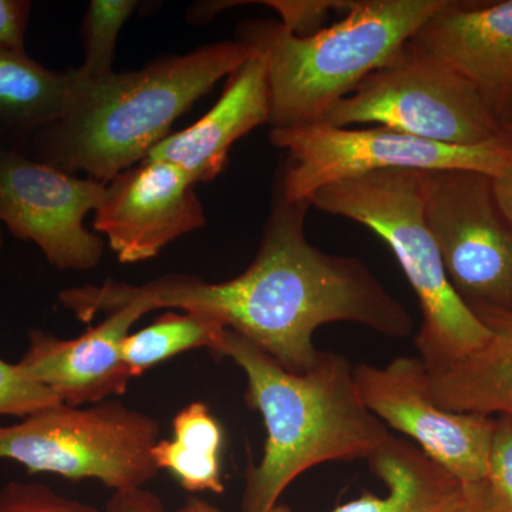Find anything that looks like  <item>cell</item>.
Returning <instances> with one entry per match:
<instances>
[{"mask_svg": "<svg viewBox=\"0 0 512 512\" xmlns=\"http://www.w3.org/2000/svg\"><path fill=\"white\" fill-rule=\"evenodd\" d=\"M106 512H168L158 495L144 487L114 491Z\"/></svg>", "mask_w": 512, "mask_h": 512, "instance_id": "4316f807", "label": "cell"}, {"mask_svg": "<svg viewBox=\"0 0 512 512\" xmlns=\"http://www.w3.org/2000/svg\"><path fill=\"white\" fill-rule=\"evenodd\" d=\"M3 245H5V239H3L2 224H0V252H2Z\"/></svg>", "mask_w": 512, "mask_h": 512, "instance_id": "4dcf8cb0", "label": "cell"}, {"mask_svg": "<svg viewBox=\"0 0 512 512\" xmlns=\"http://www.w3.org/2000/svg\"><path fill=\"white\" fill-rule=\"evenodd\" d=\"M424 218L461 302L473 313H512V222L498 205L493 178L429 171Z\"/></svg>", "mask_w": 512, "mask_h": 512, "instance_id": "9c48e42d", "label": "cell"}, {"mask_svg": "<svg viewBox=\"0 0 512 512\" xmlns=\"http://www.w3.org/2000/svg\"><path fill=\"white\" fill-rule=\"evenodd\" d=\"M454 512H497L484 481L464 484V497Z\"/></svg>", "mask_w": 512, "mask_h": 512, "instance_id": "83f0119b", "label": "cell"}, {"mask_svg": "<svg viewBox=\"0 0 512 512\" xmlns=\"http://www.w3.org/2000/svg\"><path fill=\"white\" fill-rule=\"evenodd\" d=\"M367 461L387 493H365L332 512H454L463 501L464 484L412 441L392 436Z\"/></svg>", "mask_w": 512, "mask_h": 512, "instance_id": "e0dca14e", "label": "cell"}, {"mask_svg": "<svg viewBox=\"0 0 512 512\" xmlns=\"http://www.w3.org/2000/svg\"><path fill=\"white\" fill-rule=\"evenodd\" d=\"M484 483L497 512H512V417H495Z\"/></svg>", "mask_w": 512, "mask_h": 512, "instance_id": "603a6c76", "label": "cell"}, {"mask_svg": "<svg viewBox=\"0 0 512 512\" xmlns=\"http://www.w3.org/2000/svg\"><path fill=\"white\" fill-rule=\"evenodd\" d=\"M107 184L63 173L22 153L0 148V224L30 241L60 271H92L104 241L84 227Z\"/></svg>", "mask_w": 512, "mask_h": 512, "instance_id": "30bf717a", "label": "cell"}, {"mask_svg": "<svg viewBox=\"0 0 512 512\" xmlns=\"http://www.w3.org/2000/svg\"><path fill=\"white\" fill-rule=\"evenodd\" d=\"M367 409L463 484L484 481L495 417L457 413L431 399L420 357L400 356L387 366L355 367Z\"/></svg>", "mask_w": 512, "mask_h": 512, "instance_id": "8fae6325", "label": "cell"}, {"mask_svg": "<svg viewBox=\"0 0 512 512\" xmlns=\"http://www.w3.org/2000/svg\"><path fill=\"white\" fill-rule=\"evenodd\" d=\"M177 512H222L220 508L215 507L208 503V501L201 500V498L191 497L185 501L183 507ZM266 512H292L288 505L276 504L271 510Z\"/></svg>", "mask_w": 512, "mask_h": 512, "instance_id": "f546056e", "label": "cell"}, {"mask_svg": "<svg viewBox=\"0 0 512 512\" xmlns=\"http://www.w3.org/2000/svg\"><path fill=\"white\" fill-rule=\"evenodd\" d=\"M254 53L241 40H224L103 79L83 80L74 70L76 84L62 116L40 128L18 153L109 184L146 160L170 136L178 117Z\"/></svg>", "mask_w": 512, "mask_h": 512, "instance_id": "7a4b0ae2", "label": "cell"}, {"mask_svg": "<svg viewBox=\"0 0 512 512\" xmlns=\"http://www.w3.org/2000/svg\"><path fill=\"white\" fill-rule=\"evenodd\" d=\"M137 8L134 0H92L84 13L82 40L84 63L76 70L83 80L114 73L117 39Z\"/></svg>", "mask_w": 512, "mask_h": 512, "instance_id": "44dd1931", "label": "cell"}, {"mask_svg": "<svg viewBox=\"0 0 512 512\" xmlns=\"http://www.w3.org/2000/svg\"><path fill=\"white\" fill-rule=\"evenodd\" d=\"M269 140L288 153L276 187L295 202H311L323 187L383 170L471 171L495 178L512 157V133L477 146H448L382 126L318 123L272 128Z\"/></svg>", "mask_w": 512, "mask_h": 512, "instance_id": "ba28073f", "label": "cell"}, {"mask_svg": "<svg viewBox=\"0 0 512 512\" xmlns=\"http://www.w3.org/2000/svg\"><path fill=\"white\" fill-rule=\"evenodd\" d=\"M261 5L276 10L282 25L296 36H311L319 32L332 10L348 12L355 2L330 0H266Z\"/></svg>", "mask_w": 512, "mask_h": 512, "instance_id": "d4e9b609", "label": "cell"}, {"mask_svg": "<svg viewBox=\"0 0 512 512\" xmlns=\"http://www.w3.org/2000/svg\"><path fill=\"white\" fill-rule=\"evenodd\" d=\"M76 74L46 69L28 53L0 49V148L22 151L33 134L59 119Z\"/></svg>", "mask_w": 512, "mask_h": 512, "instance_id": "ac0fdd59", "label": "cell"}, {"mask_svg": "<svg viewBox=\"0 0 512 512\" xmlns=\"http://www.w3.org/2000/svg\"><path fill=\"white\" fill-rule=\"evenodd\" d=\"M60 402L56 394L23 375L18 363L0 359V417H25Z\"/></svg>", "mask_w": 512, "mask_h": 512, "instance_id": "7402d4cb", "label": "cell"}, {"mask_svg": "<svg viewBox=\"0 0 512 512\" xmlns=\"http://www.w3.org/2000/svg\"><path fill=\"white\" fill-rule=\"evenodd\" d=\"M412 40L463 76L512 131V0H447Z\"/></svg>", "mask_w": 512, "mask_h": 512, "instance_id": "4fadbf2b", "label": "cell"}, {"mask_svg": "<svg viewBox=\"0 0 512 512\" xmlns=\"http://www.w3.org/2000/svg\"><path fill=\"white\" fill-rule=\"evenodd\" d=\"M160 433L156 419L120 400L57 403L0 426V461H15L30 474L93 478L111 490H127L144 487L160 471L151 454Z\"/></svg>", "mask_w": 512, "mask_h": 512, "instance_id": "8992f818", "label": "cell"}, {"mask_svg": "<svg viewBox=\"0 0 512 512\" xmlns=\"http://www.w3.org/2000/svg\"><path fill=\"white\" fill-rule=\"evenodd\" d=\"M148 312L147 306L130 303L76 339L30 330L28 350L18 362L19 369L67 406H92L121 396L131 379L121 359V340Z\"/></svg>", "mask_w": 512, "mask_h": 512, "instance_id": "5bb4252c", "label": "cell"}, {"mask_svg": "<svg viewBox=\"0 0 512 512\" xmlns=\"http://www.w3.org/2000/svg\"><path fill=\"white\" fill-rule=\"evenodd\" d=\"M269 123L266 60L255 52L228 77L220 100L197 123L171 133L148 153L147 160L167 161L195 184L215 180L228 164L229 150L256 127Z\"/></svg>", "mask_w": 512, "mask_h": 512, "instance_id": "9a60e30c", "label": "cell"}, {"mask_svg": "<svg viewBox=\"0 0 512 512\" xmlns=\"http://www.w3.org/2000/svg\"><path fill=\"white\" fill-rule=\"evenodd\" d=\"M173 440H158L151 450L160 470H168L191 493H224L221 424L207 404L194 402L175 416Z\"/></svg>", "mask_w": 512, "mask_h": 512, "instance_id": "d6986e66", "label": "cell"}, {"mask_svg": "<svg viewBox=\"0 0 512 512\" xmlns=\"http://www.w3.org/2000/svg\"><path fill=\"white\" fill-rule=\"evenodd\" d=\"M429 171L383 170L323 187L312 207L365 225L383 239L419 299L416 348L427 370L443 369L480 349L490 330L448 282L424 218Z\"/></svg>", "mask_w": 512, "mask_h": 512, "instance_id": "5b68a950", "label": "cell"}, {"mask_svg": "<svg viewBox=\"0 0 512 512\" xmlns=\"http://www.w3.org/2000/svg\"><path fill=\"white\" fill-rule=\"evenodd\" d=\"M33 3L29 0H0V49L26 53V32Z\"/></svg>", "mask_w": 512, "mask_h": 512, "instance_id": "484cf974", "label": "cell"}, {"mask_svg": "<svg viewBox=\"0 0 512 512\" xmlns=\"http://www.w3.org/2000/svg\"><path fill=\"white\" fill-rule=\"evenodd\" d=\"M447 0H362L345 18L311 36L281 22L249 20L238 40L266 60L269 124L295 128L323 123L338 101L389 62Z\"/></svg>", "mask_w": 512, "mask_h": 512, "instance_id": "277c9868", "label": "cell"}, {"mask_svg": "<svg viewBox=\"0 0 512 512\" xmlns=\"http://www.w3.org/2000/svg\"><path fill=\"white\" fill-rule=\"evenodd\" d=\"M218 355L244 370L245 399L262 414L266 427L261 461L247 471L244 512L271 510L309 468L369 460L393 436L363 403L355 367L345 356L322 352L308 372L293 373L228 328Z\"/></svg>", "mask_w": 512, "mask_h": 512, "instance_id": "3957f363", "label": "cell"}, {"mask_svg": "<svg viewBox=\"0 0 512 512\" xmlns=\"http://www.w3.org/2000/svg\"><path fill=\"white\" fill-rule=\"evenodd\" d=\"M474 315L490 338L450 366L427 370L431 399L450 412L512 417V313Z\"/></svg>", "mask_w": 512, "mask_h": 512, "instance_id": "2e32d148", "label": "cell"}, {"mask_svg": "<svg viewBox=\"0 0 512 512\" xmlns=\"http://www.w3.org/2000/svg\"><path fill=\"white\" fill-rule=\"evenodd\" d=\"M323 123H373L448 146H477L512 133L463 76L413 40L338 101Z\"/></svg>", "mask_w": 512, "mask_h": 512, "instance_id": "52a82bcc", "label": "cell"}, {"mask_svg": "<svg viewBox=\"0 0 512 512\" xmlns=\"http://www.w3.org/2000/svg\"><path fill=\"white\" fill-rule=\"evenodd\" d=\"M0 512H100L40 483L10 481L0 488Z\"/></svg>", "mask_w": 512, "mask_h": 512, "instance_id": "cb8c5ba5", "label": "cell"}, {"mask_svg": "<svg viewBox=\"0 0 512 512\" xmlns=\"http://www.w3.org/2000/svg\"><path fill=\"white\" fill-rule=\"evenodd\" d=\"M227 326L201 312L165 313L156 322L121 340L120 353L131 377L192 349L220 353Z\"/></svg>", "mask_w": 512, "mask_h": 512, "instance_id": "ffe728a7", "label": "cell"}, {"mask_svg": "<svg viewBox=\"0 0 512 512\" xmlns=\"http://www.w3.org/2000/svg\"><path fill=\"white\" fill-rule=\"evenodd\" d=\"M493 187L498 205L512 222V157L503 173L493 178Z\"/></svg>", "mask_w": 512, "mask_h": 512, "instance_id": "f1b7e54d", "label": "cell"}, {"mask_svg": "<svg viewBox=\"0 0 512 512\" xmlns=\"http://www.w3.org/2000/svg\"><path fill=\"white\" fill-rule=\"evenodd\" d=\"M311 207L309 201L286 200L275 187L258 254L237 278L220 284L187 275L141 286L117 282L113 301L141 303L150 311L207 313L293 373L316 365L322 352L313 345V333L328 323H357L387 338H407L412 316L365 262L326 254L308 241L305 220Z\"/></svg>", "mask_w": 512, "mask_h": 512, "instance_id": "6da1fadb", "label": "cell"}, {"mask_svg": "<svg viewBox=\"0 0 512 512\" xmlns=\"http://www.w3.org/2000/svg\"><path fill=\"white\" fill-rule=\"evenodd\" d=\"M195 185L177 165L146 158L107 184L93 227L121 264L153 259L175 239L204 227Z\"/></svg>", "mask_w": 512, "mask_h": 512, "instance_id": "7c38bea8", "label": "cell"}]
</instances>
